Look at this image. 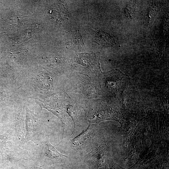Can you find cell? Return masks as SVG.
<instances>
[{
    "mask_svg": "<svg viewBox=\"0 0 169 169\" xmlns=\"http://www.w3.org/2000/svg\"><path fill=\"white\" fill-rule=\"evenodd\" d=\"M100 53L80 54L75 58L76 61L88 69L96 76H99L103 73L100 67L99 60Z\"/></svg>",
    "mask_w": 169,
    "mask_h": 169,
    "instance_id": "1",
    "label": "cell"
},
{
    "mask_svg": "<svg viewBox=\"0 0 169 169\" xmlns=\"http://www.w3.org/2000/svg\"><path fill=\"white\" fill-rule=\"evenodd\" d=\"M42 152L47 158L54 161H59L67 156L58 152L49 141L45 142L42 149Z\"/></svg>",
    "mask_w": 169,
    "mask_h": 169,
    "instance_id": "3",
    "label": "cell"
},
{
    "mask_svg": "<svg viewBox=\"0 0 169 169\" xmlns=\"http://www.w3.org/2000/svg\"><path fill=\"white\" fill-rule=\"evenodd\" d=\"M136 9V2H129L125 9L126 18L128 20L132 19L134 16Z\"/></svg>",
    "mask_w": 169,
    "mask_h": 169,
    "instance_id": "8",
    "label": "cell"
},
{
    "mask_svg": "<svg viewBox=\"0 0 169 169\" xmlns=\"http://www.w3.org/2000/svg\"><path fill=\"white\" fill-rule=\"evenodd\" d=\"M26 133L25 140L27 142L32 141L34 142L38 139L40 129L37 122V118L33 112L27 111Z\"/></svg>",
    "mask_w": 169,
    "mask_h": 169,
    "instance_id": "2",
    "label": "cell"
},
{
    "mask_svg": "<svg viewBox=\"0 0 169 169\" xmlns=\"http://www.w3.org/2000/svg\"><path fill=\"white\" fill-rule=\"evenodd\" d=\"M13 131L10 130H8L5 133L0 135L2 148L6 150L12 149L13 145Z\"/></svg>",
    "mask_w": 169,
    "mask_h": 169,
    "instance_id": "6",
    "label": "cell"
},
{
    "mask_svg": "<svg viewBox=\"0 0 169 169\" xmlns=\"http://www.w3.org/2000/svg\"><path fill=\"white\" fill-rule=\"evenodd\" d=\"M95 33V37L97 38V41L101 45L105 46H118L119 43L115 39L109 35L100 31H95L92 30Z\"/></svg>",
    "mask_w": 169,
    "mask_h": 169,
    "instance_id": "4",
    "label": "cell"
},
{
    "mask_svg": "<svg viewBox=\"0 0 169 169\" xmlns=\"http://www.w3.org/2000/svg\"><path fill=\"white\" fill-rule=\"evenodd\" d=\"M93 125H90L87 128L78 136L71 139V143L74 146H79L84 143L93 135Z\"/></svg>",
    "mask_w": 169,
    "mask_h": 169,
    "instance_id": "5",
    "label": "cell"
},
{
    "mask_svg": "<svg viewBox=\"0 0 169 169\" xmlns=\"http://www.w3.org/2000/svg\"><path fill=\"white\" fill-rule=\"evenodd\" d=\"M73 36L70 44V48L76 50L84 49L85 46L79 30H76Z\"/></svg>",
    "mask_w": 169,
    "mask_h": 169,
    "instance_id": "7",
    "label": "cell"
}]
</instances>
